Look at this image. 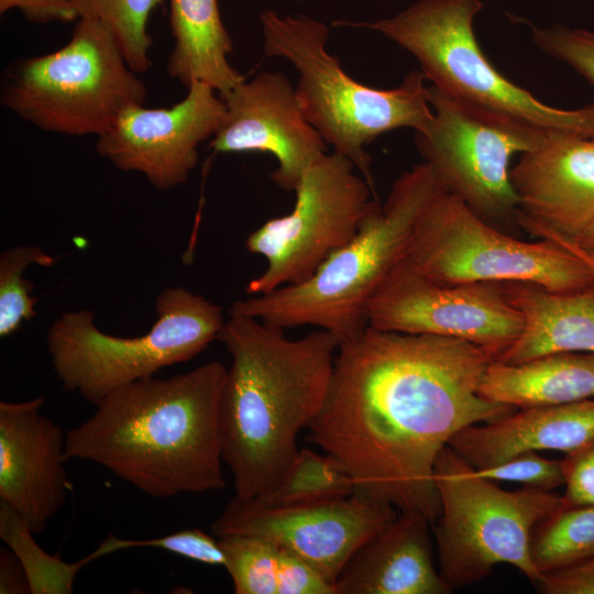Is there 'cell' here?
<instances>
[{
  "label": "cell",
  "mask_w": 594,
  "mask_h": 594,
  "mask_svg": "<svg viewBox=\"0 0 594 594\" xmlns=\"http://www.w3.org/2000/svg\"><path fill=\"white\" fill-rule=\"evenodd\" d=\"M0 593H31V586L24 566L11 550L0 549Z\"/></svg>",
  "instance_id": "obj_36"
},
{
  "label": "cell",
  "mask_w": 594,
  "mask_h": 594,
  "mask_svg": "<svg viewBox=\"0 0 594 594\" xmlns=\"http://www.w3.org/2000/svg\"><path fill=\"white\" fill-rule=\"evenodd\" d=\"M443 188L425 163L404 172L384 205L365 218L354 238L332 253L306 280L232 304L243 315L283 329L315 326L339 342L367 327L366 307L407 252L415 226Z\"/></svg>",
  "instance_id": "obj_4"
},
{
  "label": "cell",
  "mask_w": 594,
  "mask_h": 594,
  "mask_svg": "<svg viewBox=\"0 0 594 594\" xmlns=\"http://www.w3.org/2000/svg\"><path fill=\"white\" fill-rule=\"evenodd\" d=\"M56 258L36 245H14L0 254V337L13 334L36 316L33 283L24 276L30 265L48 267Z\"/></svg>",
  "instance_id": "obj_29"
},
{
  "label": "cell",
  "mask_w": 594,
  "mask_h": 594,
  "mask_svg": "<svg viewBox=\"0 0 594 594\" xmlns=\"http://www.w3.org/2000/svg\"><path fill=\"white\" fill-rule=\"evenodd\" d=\"M539 239H547L554 243H558L569 250L570 252L574 253L576 256H579L594 273V256L590 254L588 252L584 251L580 246H578L572 240L562 238L557 234L552 233H542L538 237Z\"/></svg>",
  "instance_id": "obj_37"
},
{
  "label": "cell",
  "mask_w": 594,
  "mask_h": 594,
  "mask_svg": "<svg viewBox=\"0 0 594 594\" xmlns=\"http://www.w3.org/2000/svg\"><path fill=\"white\" fill-rule=\"evenodd\" d=\"M404 262L446 285L528 282L558 293L594 286V273L574 253L547 239L521 241L444 190L420 215Z\"/></svg>",
  "instance_id": "obj_10"
},
{
  "label": "cell",
  "mask_w": 594,
  "mask_h": 594,
  "mask_svg": "<svg viewBox=\"0 0 594 594\" xmlns=\"http://www.w3.org/2000/svg\"><path fill=\"white\" fill-rule=\"evenodd\" d=\"M430 524L398 513L350 558L336 581L337 594L450 593L435 566Z\"/></svg>",
  "instance_id": "obj_19"
},
{
  "label": "cell",
  "mask_w": 594,
  "mask_h": 594,
  "mask_svg": "<svg viewBox=\"0 0 594 594\" xmlns=\"http://www.w3.org/2000/svg\"><path fill=\"white\" fill-rule=\"evenodd\" d=\"M501 284L524 327L497 361L517 364L551 353H594V286L558 293L528 282Z\"/></svg>",
  "instance_id": "obj_21"
},
{
  "label": "cell",
  "mask_w": 594,
  "mask_h": 594,
  "mask_svg": "<svg viewBox=\"0 0 594 594\" xmlns=\"http://www.w3.org/2000/svg\"><path fill=\"white\" fill-rule=\"evenodd\" d=\"M174 47L167 72L186 88L204 82L223 95L245 79L228 61L233 50L218 0H169Z\"/></svg>",
  "instance_id": "obj_23"
},
{
  "label": "cell",
  "mask_w": 594,
  "mask_h": 594,
  "mask_svg": "<svg viewBox=\"0 0 594 594\" xmlns=\"http://www.w3.org/2000/svg\"><path fill=\"white\" fill-rule=\"evenodd\" d=\"M231 358L222 388V460L240 498L266 494L298 452L299 432L320 413L339 340L319 329L289 339L260 319L230 315L219 336Z\"/></svg>",
  "instance_id": "obj_3"
},
{
  "label": "cell",
  "mask_w": 594,
  "mask_h": 594,
  "mask_svg": "<svg viewBox=\"0 0 594 594\" xmlns=\"http://www.w3.org/2000/svg\"><path fill=\"white\" fill-rule=\"evenodd\" d=\"M158 548L183 558L208 564L226 565V554L219 538L200 529H185L167 536L150 539H122V548Z\"/></svg>",
  "instance_id": "obj_32"
},
{
  "label": "cell",
  "mask_w": 594,
  "mask_h": 594,
  "mask_svg": "<svg viewBox=\"0 0 594 594\" xmlns=\"http://www.w3.org/2000/svg\"><path fill=\"white\" fill-rule=\"evenodd\" d=\"M146 96L110 30L79 18L64 46L10 66L1 103L37 129L98 138L124 109L145 105Z\"/></svg>",
  "instance_id": "obj_7"
},
{
  "label": "cell",
  "mask_w": 594,
  "mask_h": 594,
  "mask_svg": "<svg viewBox=\"0 0 594 594\" xmlns=\"http://www.w3.org/2000/svg\"><path fill=\"white\" fill-rule=\"evenodd\" d=\"M480 394L516 409L594 398V353L559 352L517 364L494 360Z\"/></svg>",
  "instance_id": "obj_22"
},
{
  "label": "cell",
  "mask_w": 594,
  "mask_h": 594,
  "mask_svg": "<svg viewBox=\"0 0 594 594\" xmlns=\"http://www.w3.org/2000/svg\"><path fill=\"white\" fill-rule=\"evenodd\" d=\"M220 97L226 111L209 147L273 155L277 167L271 178L280 188L294 191L310 164L327 153L328 144L305 118L296 89L282 73H260Z\"/></svg>",
  "instance_id": "obj_16"
},
{
  "label": "cell",
  "mask_w": 594,
  "mask_h": 594,
  "mask_svg": "<svg viewBox=\"0 0 594 594\" xmlns=\"http://www.w3.org/2000/svg\"><path fill=\"white\" fill-rule=\"evenodd\" d=\"M169 108L135 105L124 109L97 138V153L122 172L142 174L158 190L185 184L198 162V147L218 130L226 106L204 82H193Z\"/></svg>",
  "instance_id": "obj_15"
},
{
  "label": "cell",
  "mask_w": 594,
  "mask_h": 594,
  "mask_svg": "<svg viewBox=\"0 0 594 594\" xmlns=\"http://www.w3.org/2000/svg\"><path fill=\"white\" fill-rule=\"evenodd\" d=\"M218 538L237 594H337L310 565L270 540L248 535Z\"/></svg>",
  "instance_id": "obj_24"
},
{
  "label": "cell",
  "mask_w": 594,
  "mask_h": 594,
  "mask_svg": "<svg viewBox=\"0 0 594 594\" xmlns=\"http://www.w3.org/2000/svg\"><path fill=\"white\" fill-rule=\"evenodd\" d=\"M165 0H72L79 18L103 23L113 34L129 66L138 74L151 66V13Z\"/></svg>",
  "instance_id": "obj_28"
},
{
  "label": "cell",
  "mask_w": 594,
  "mask_h": 594,
  "mask_svg": "<svg viewBox=\"0 0 594 594\" xmlns=\"http://www.w3.org/2000/svg\"><path fill=\"white\" fill-rule=\"evenodd\" d=\"M570 240V239H569ZM578 246L594 256V219L593 221L572 240Z\"/></svg>",
  "instance_id": "obj_38"
},
{
  "label": "cell",
  "mask_w": 594,
  "mask_h": 594,
  "mask_svg": "<svg viewBox=\"0 0 594 594\" xmlns=\"http://www.w3.org/2000/svg\"><path fill=\"white\" fill-rule=\"evenodd\" d=\"M480 476L491 481H509L524 487L552 491L563 485L561 460L546 459L537 451H526L486 469H476Z\"/></svg>",
  "instance_id": "obj_31"
},
{
  "label": "cell",
  "mask_w": 594,
  "mask_h": 594,
  "mask_svg": "<svg viewBox=\"0 0 594 594\" xmlns=\"http://www.w3.org/2000/svg\"><path fill=\"white\" fill-rule=\"evenodd\" d=\"M12 9L38 24L68 23L79 19L72 0H0L1 14Z\"/></svg>",
  "instance_id": "obj_35"
},
{
  "label": "cell",
  "mask_w": 594,
  "mask_h": 594,
  "mask_svg": "<svg viewBox=\"0 0 594 594\" xmlns=\"http://www.w3.org/2000/svg\"><path fill=\"white\" fill-rule=\"evenodd\" d=\"M496 359L465 340L367 326L339 344L308 441L349 472L353 494L433 524L441 451L462 429L516 410L480 394Z\"/></svg>",
  "instance_id": "obj_1"
},
{
  "label": "cell",
  "mask_w": 594,
  "mask_h": 594,
  "mask_svg": "<svg viewBox=\"0 0 594 594\" xmlns=\"http://www.w3.org/2000/svg\"><path fill=\"white\" fill-rule=\"evenodd\" d=\"M538 583L544 594H594V557L544 574Z\"/></svg>",
  "instance_id": "obj_34"
},
{
  "label": "cell",
  "mask_w": 594,
  "mask_h": 594,
  "mask_svg": "<svg viewBox=\"0 0 594 594\" xmlns=\"http://www.w3.org/2000/svg\"><path fill=\"white\" fill-rule=\"evenodd\" d=\"M397 515L393 506L356 494L298 506H270L234 495L211 530L216 537L248 535L270 540L300 558L336 587L354 552Z\"/></svg>",
  "instance_id": "obj_14"
},
{
  "label": "cell",
  "mask_w": 594,
  "mask_h": 594,
  "mask_svg": "<svg viewBox=\"0 0 594 594\" xmlns=\"http://www.w3.org/2000/svg\"><path fill=\"white\" fill-rule=\"evenodd\" d=\"M356 170L336 152L310 164L294 190L293 210L267 220L246 238L248 251L266 261L263 273L246 285L248 295L308 279L354 238L378 205L376 194Z\"/></svg>",
  "instance_id": "obj_12"
},
{
  "label": "cell",
  "mask_w": 594,
  "mask_h": 594,
  "mask_svg": "<svg viewBox=\"0 0 594 594\" xmlns=\"http://www.w3.org/2000/svg\"><path fill=\"white\" fill-rule=\"evenodd\" d=\"M519 228L574 240L594 219V136L550 132L510 168Z\"/></svg>",
  "instance_id": "obj_18"
},
{
  "label": "cell",
  "mask_w": 594,
  "mask_h": 594,
  "mask_svg": "<svg viewBox=\"0 0 594 594\" xmlns=\"http://www.w3.org/2000/svg\"><path fill=\"white\" fill-rule=\"evenodd\" d=\"M226 375L212 361L112 391L89 419L66 432L65 460L94 462L156 498L223 488Z\"/></svg>",
  "instance_id": "obj_2"
},
{
  "label": "cell",
  "mask_w": 594,
  "mask_h": 594,
  "mask_svg": "<svg viewBox=\"0 0 594 594\" xmlns=\"http://www.w3.org/2000/svg\"><path fill=\"white\" fill-rule=\"evenodd\" d=\"M440 513L435 522L440 574L453 590L512 564L530 581L541 575L531 559L535 527L562 507L552 491H506L480 476L450 446L435 465Z\"/></svg>",
  "instance_id": "obj_9"
},
{
  "label": "cell",
  "mask_w": 594,
  "mask_h": 594,
  "mask_svg": "<svg viewBox=\"0 0 594 594\" xmlns=\"http://www.w3.org/2000/svg\"><path fill=\"white\" fill-rule=\"evenodd\" d=\"M366 319L367 326L381 330L465 340L497 358L524 327L501 283L440 284L404 260L371 298Z\"/></svg>",
  "instance_id": "obj_13"
},
{
  "label": "cell",
  "mask_w": 594,
  "mask_h": 594,
  "mask_svg": "<svg viewBox=\"0 0 594 594\" xmlns=\"http://www.w3.org/2000/svg\"><path fill=\"white\" fill-rule=\"evenodd\" d=\"M44 397L0 402V501L33 534L46 529L72 488L64 466L66 433L42 413Z\"/></svg>",
  "instance_id": "obj_17"
},
{
  "label": "cell",
  "mask_w": 594,
  "mask_h": 594,
  "mask_svg": "<svg viewBox=\"0 0 594 594\" xmlns=\"http://www.w3.org/2000/svg\"><path fill=\"white\" fill-rule=\"evenodd\" d=\"M260 21L265 55L289 61L299 73L295 89L305 118L376 194L365 146L396 129L421 132L429 125L433 111L424 74L416 69L395 88H373L352 78L328 52L323 22L273 10L262 11Z\"/></svg>",
  "instance_id": "obj_5"
},
{
  "label": "cell",
  "mask_w": 594,
  "mask_h": 594,
  "mask_svg": "<svg viewBox=\"0 0 594 594\" xmlns=\"http://www.w3.org/2000/svg\"><path fill=\"white\" fill-rule=\"evenodd\" d=\"M353 493L354 482L338 460L299 449L278 483L256 499L270 506H298L341 499Z\"/></svg>",
  "instance_id": "obj_25"
},
{
  "label": "cell",
  "mask_w": 594,
  "mask_h": 594,
  "mask_svg": "<svg viewBox=\"0 0 594 594\" xmlns=\"http://www.w3.org/2000/svg\"><path fill=\"white\" fill-rule=\"evenodd\" d=\"M565 492L562 506L594 504V439L565 453L561 460Z\"/></svg>",
  "instance_id": "obj_33"
},
{
  "label": "cell",
  "mask_w": 594,
  "mask_h": 594,
  "mask_svg": "<svg viewBox=\"0 0 594 594\" xmlns=\"http://www.w3.org/2000/svg\"><path fill=\"white\" fill-rule=\"evenodd\" d=\"M531 26V40L544 54L561 61L594 85V32L562 24Z\"/></svg>",
  "instance_id": "obj_30"
},
{
  "label": "cell",
  "mask_w": 594,
  "mask_h": 594,
  "mask_svg": "<svg viewBox=\"0 0 594 594\" xmlns=\"http://www.w3.org/2000/svg\"><path fill=\"white\" fill-rule=\"evenodd\" d=\"M155 314L147 332L129 338L98 329L90 310L61 315L46 345L63 388L97 406L119 387L194 359L218 340L226 322L220 306L184 287L164 289Z\"/></svg>",
  "instance_id": "obj_6"
},
{
  "label": "cell",
  "mask_w": 594,
  "mask_h": 594,
  "mask_svg": "<svg viewBox=\"0 0 594 594\" xmlns=\"http://www.w3.org/2000/svg\"><path fill=\"white\" fill-rule=\"evenodd\" d=\"M33 532L22 518L0 501V537L16 554L26 572L32 594H70L77 572L91 561L109 554L102 541L84 559L67 563L58 556L46 553L33 539Z\"/></svg>",
  "instance_id": "obj_27"
},
{
  "label": "cell",
  "mask_w": 594,
  "mask_h": 594,
  "mask_svg": "<svg viewBox=\"0 0 594 594\" xmlns=\"http://www.w3.org/2000/svg\"><path fill=\"white\" fill-rule=\"evenodd\" d=\"M594 439V398L516 409L459 431L449 446L473 468L486 469L526 451L568 453Z\"/></svg>",
  "instance_id": "obj_20"
},
{
  "label": "cell",
  "mask_w": 594,
  "mask_h": 594,
  "mask_svg": "<svg viewBox=\"0 0 594 594\" xmlns=\"http://www.w3.org/2000/svg\"><path fill=\"white\" fill-rule=\"evenodd\" d=\"M481 0H419L375 21H337L386 36L411 54L440 91L529 121L551 132L594 136V105L551 107L506 78L487 59L474 32Z\"/></svg>",
  "instance_id": "obj_8"
},
{
  "label": "cell",
  "mask_w": 594,
  "mask_h": 594,
  "mask_svg": "<svg viewBox=\"0 0 594 594\" xmlns=\"http://www.w3.org/2000/svg\"><path fill=\"white\" fill-rule=\"evenodd\" d=\"M428 95L433 118L415 132V142L440 186L504 232L520 229L509 164L514 155L539 147L551 131L432 85Z\"/></svg>",
  "instance_id": "obj_11"
},
{
  "label": "cell",
  "mask_w": 594,
  "mask_h": 594,
  "mask_svg": "<svg viewBox=\"0 0 594 594\" xmlns=\"http://www.w3.org/2000/svg\"><path fill=\"white\" fill-rule=\"evenodd\" d=\"M594 557V504L561 507L531 536V559L541 575Z\"/></svg>",
  "instance_id": "obj_26"
}]
</instances>
